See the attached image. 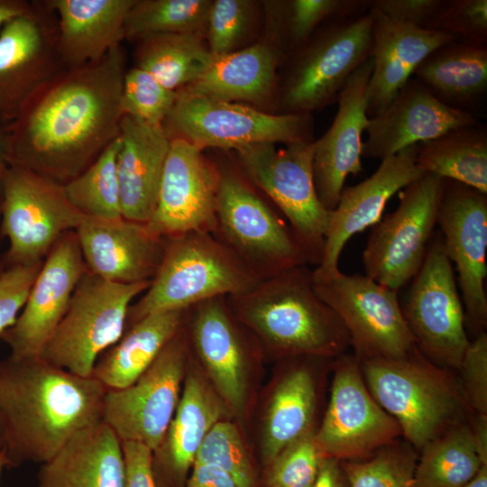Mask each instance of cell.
Instances as JSON below:
<instances>
[{
  "label": "cell",
  "instance_id": "7dc6e473",
  "mask_svg": "<svg viewBox=\"0 0 487 487\" xmlns=\"http://www.w3.org/2000/svg\"><path fill=\"white\" fill-rule=\"evenodd\" d=\"M460 384L465 401L476 414L487 416V334L470 342L461 364Z\"/></svg>",
  "mask_w": 487,
  "mask_h": 487
},
{
  "label": "cell",
  "instance_id": "2e32d148",
  "mask_svg": "<svg viewBox=\"0 0 487 487\" xmlns=\"http://www.w3.org/2000/svg\"><path fill=\"white\" fill-rule=\"evenodd\" d=\"M338 358L328 406L314 439L323 458H363L396 441L401 429L370 393L359 359Z\"/></svg>",
  "mask_w": 487,
  "mask_h": 487
},
{
  "label": "cell",
  "instance_id": "d590c367",
  "mask_svg": "<svg viewBox=\"0 0 487 487\" xmlns=\"http://www.w3.org/2000/svg\"><path fill=\"white\" fill-rule=\"evenodd\" d=\"M136 42L134 66L173 91L196 82L214 60L203 34H154Z\"/></svg>",
  "mask_w": 487,
  "mask_h": 487
},
{
  "label": "cell",
  "instance_id": "5b68a950",
  "mask_svg": "<svg viewBox=\"0 0 487 487\" xmlns=\"http://www.w3.org/2000/svg\"><path fill=\"white\" fill-rule=\"evenodd\" d=\"M165 239L161 263L148 289L130 306L126 327L155 312L188 309L209 299L244 293L261 280L211 233Z\"/></svg>",
  "mask_w": 487,
  "mask_h": 487
},
{
  "label": "cell",
  "instance_id": "52a82bcc",
  "mask_svg": "<svg viewBox=\"0 0 487 487\" xmlns=\"http://www.w3.org/2000/svg\"><path fill=\"white\" fill-rule=\"evenodd\" d=\"M315 141L277 148L259 142L237 149L238 168L286 217L308 264L320 263L330 211L319 201L313 179Z\"/></svg>",
  "mask_w": 487,
  "mask_h": 487
},
{
  "label": "cell",
  "instance_id": "9f6ffc18",
  "mask_svg": "<svg viewBox=\"0 0 487 487\" xmlns=\"http://www.w3.org/2000/svg\"><path fill=\"white\" fill-rule=\"evenodd\" d=\"M5 124L0 121V206L3 194V178L9 166L6 160V130Z\"/></svg>",
  "mask_w": 487,
  "mask_h": 487
},
{
  "label": "cell",
  "instance_id": "d6986e66",
  "mask_svg": "<svg viewBox=\"0 0 487 487\" xmlns=\"http://www.w3.org/2000/svg\"><path fill=\"white\" fill-rule=\"evenodd\" d=\"M217 166L182 139H170L155 209L146 224L170 238L189 232L213 234L216 224Z\"/></svg>",
  "mask_w": 487,
  "mask_h": 487
},
{
  "label": "cell",
  "instance_id": "8fae6325",
  "mask_svg": "<svg viewBox=\"0 0 487 487\" xmlns=\"http://www.w3.org/2000/svg\"><path fill=\"white\" fill-rule=\"evenodd\" d=\"M84 218L62 184L8 166L3 178L0 233L9 246L0 261L5 268L42 262L60 237L76 230Z\"/></svg>",
  "mask_w": 487,
  "mask_h": 487
},
{
  "label": "cell",
  "instance_id": "c3c4849f",
  "mask_svg": "<svg viewBox=\"0 0 487 487\" xmlns=\"http://www.w3.org/2000/svg\"><path fill=\"white\" fill-rule=\"evenodd\" d=\"M42 262L7 267L0 274V335L16 321Z\"/></svg>",
  "mask_w": 487,
  "mask_h": 487
},
{
  "label": "cell",
  "instance_id": "ac0fdd59",
  "mask_svg": "<svg viewBox=\"0 0 487 487\" xmlns=\"http://www.w3.org/2000/svg\"><path fill=\"white\" fill-rule=\"evenodd\" d=\"M62 69L56 14L45 0H32L0 31V121H13L27 98Z\"/></svg>",
  "mask_w": 487,
  "mask_h": 487
},
{
  "label": "cell",
  "instance_id": "f6af8a7d",
  "mask_svg": "<svg viewBox=\"0 0 487 487\" xmlns=\"http://www.w3.org/2000/svg\"><path fill=\"white\" fill-rule=\"evenodd\" d=\"M312 430L286 446L268 465V487H314L322 456Z\"/></svg>",
  "mask_w": 487,
  "mask_h": 487
},
{
  "label": "cell",
  "instance_id": "4dcf8cb0",
  "mask_svg": "<svg viewBox=\"0 0 487 487\" xmlns=\"http://www.w3.org/2000/svg\"><path fill=\"white\" fill-rule=\"evenodd\" d=\"M187 311L155 312L126 327L122 337L99 356L92 376L106 390L133 384L183 328Z\"/></svg>",
  "mask_w": 487,
  "mask_h": 487
},
{
  "label": "cell",
  "instance_id": "680465c9",
  "mask_svg": "<svg viewBox=\"0 0 487 487\" xmlns=\"http://www.w3.org/2000/svg\"><path fill=\"white\" fill-rule=\"evenodd\" d=\"M8 467V461L5 454V449L4 447L0 448V483L4 470Z\"/></svg>",
  "mask_w": 487,
  "mask_h": 487
},
{
  "label": "cell",
  "instance_id": "277c9868",
  "mask_svg": "<svg viewBox=\"0 0 487 487\" xmlns=\"http://www.w3.org/2000/svg\"><path fill=\"white\" fill-rule=\"evenodd\" d=\"M359 361L370 393L415 450L461 422L468 405L460 384L418 349L400 358Z\"/></svg>",
  "mask_w": 487,
  "mask_h": 487
},
{
  "label": "cell",
  "instance_id": "603a6c76",
  "mask_svg": "<svg viewBox=\"0 0 487 487\" xmlns=\"http://www.w3.org/2000/svg\"><path fill=\"white\" fill-rule=\"evenodd\" d=\"M474 124L477 120L469 111L446 105L413 78L381 113L369 118L363 156L381 161L411 145Z\"/></svg>",
  "mask_w": 487,
  "mask_h": 487
},
{
  "label": "cell",
  "instance_id": "816d5d0a",
  "mask_svg": "<svg viewBox=\"0 0 487 487\" xmlns=\"http://www.w3.org/2000/svg\"><path fill=\"white\" fill-rule=\"evenodd\" d=\"M185 487H242L227 472L219 467L194 464Z\"/></svg>",
  "mask_w": 487,
  "mask_h": 487
},
{
  "label": "cell",
  "instance_id": "f907efd6",
  "mask_svg": "<svg viewBox=\"0 0 487 487\" xmlns=\"http://www.w3.org/2000/svg\"><path fill=\"white\" fill-rule=\"evenodd\" d=\"M124 453V487H157L152 472V451L136 442H121Z\"/></svg>",
  "mask_w": 487,
  "mask_h": 487
},
{
  "label": "cell",
  "instance_id": "484cf974",
  "mask_svg": "<svg viewBox=\"0 0 487 487\" xmlns=\"http://www.w3.org/2000/svg\"><path fill=\"white\" fill-rule=\"evenodd\" d=\"M187 372L174 416L152 452L157 487H185L199 446L225 412V403L205 379L191 368Z\"/></svg>",
  "mask_w": 487,
  "mask_h": 487
},
{
  "label": "cell",
  "instance_id": "e575fe53",
  "mask_svg": "<svg viewBox=\"0 0 487 487\" xmlns=\"http://www.w3.org/2000/svg\"><path fill=\"white\" fill-rule=\"evenodd\" d=\"M417 166L487 194V131L482 125L451 130L418 143Z\"/></svg>",
  "mask_w": 487,
  "mask_h": 487
},
{
  "label": "cell",
  "instance_id": "91938a15",
  "mask_svg": "<svg viewBox=\"0 0 487 487\" xmlns=\"http://www.w3.org/2000/svg\"><path fill=\"white\" fill-rule=\"evenodd\" d=\"M4 447V435H3V427L0 418V448Z\"/></svg>",
  "mask_w": 487,
  "mask_h": 487
},
{
  "label": "cell",
  "instance_id": "9a60e30c",
  "mask_svg": "<svg viewBox=\"0 0 487 487\" xmlns=\"http://www.w3.org/2000/svg\"><path fill=\"white\" fill-rule=\"evenodd\" d=\"M317 297L340 318L359 360L400 358L417 350L398 291L365 274L336 272L314 281Z\"/></svg>",
  "mask_w": 487,
  "mask_h": 487
},
{
  "label": "cell",
  "instance_id": "30bf717a",
  "mask_svg": "<svg viewBox=\"0 0 487 487\" xmlns=\"http://www.w3.org/2000/svg\"><path fill=\"white\" fill-rule=\"evenodd\" d=\"M370 13L323 24L297 48L280 90L283 114H310L337 100L349 77L371 57Z\"/></svg>",
  "mask_w": 487,
  "mask_h": 487
},
{
  "label": "cell",
  "instance_id": "8992f818",
  "mask_svg": "<svg viewBox=\"0 0 487 487\" xmlns=\"http://www.w3.org/2000/svg\"><path fill=\"white\" fill-rule=\"evenodd\" d=\"M217 170L212 234L261 280L308 265L289 224L240 170L220 165Z\"/></svg>",
  "mask_w": 487,
  "mask_h": 487
},
{
  "label": "cell",
  "instance_id": "4316f807",
  "mask_svg": "<svg viewBox=\"0 0 487 487\" xmlns=\"http://www.w3.org/2000/svg\"><path fill=\"white\" fill-rule=\"evenodd\" d=\"M369 13L372 19V71L366 91V113L370 118L389 106L427 55L456 40L445 32L394 22L373 11Z\"/></svg>",
  "mask_w": 487,
  "mask_h": 487
},
{
  "label": "cell",
  "instance_id": "681fc988",
  "mask_svg": "<svg viewBox=\"0 0 487 487\" xmlns=\"http://www.w3.org/2000/svg\"><path fill=\"white\" fill-rule=\"evenodd\" d=\"M443 0H372L370 11L404 24L425 29Z\"/></svg>",
  "mask_w": 487,
  "mask_h": 487
},
{
  "label": "cell",
  "instance_id": "7402d4cb",
  "mask_svg": "<svg viewBox=\"0 0 487 487\" xmlns=\"http://www.w3.org/2000/svg\"><path fill=\"white\" fill-rule=\"evenodd\" d=\"M417 150L418 144H414L381 160L369 178L344 187L336 207L329 214L322 259L312 271L314 281L340 271L339 258L348 240L375 225L391 197L426 173L417 166Z\"/></svg>",
  "mask_w": 487,
  "mask_h": 487
},
{
  "label": "cell",
  "instance_id": "f546056e",
  "mask_svg": "<svg viewBox=\"0 0 487 487\" xmlns=\"http://www.w3.org/2000/svg\"><path fill=\"white\" fill-rule=\"evenodd\" d=\"M40 465L39 487H124L122 443L103 421L78 431Z\"/></svg>",
  "mask_w": 487,
  "mask_h": 487
},
{
  "label": "cell",
  "instance_id": "60d3db41",
  "mask_svg": "<svg viewBox=\"0 0 487 487\" xmlns=\"http://www.w3.org/2000/svg\"><path fill=\"white\" fill-rule=\"evenodd\" d=\"M372 0H291L282 4L279 27L291 49L307 41L323 24L369 12Z\"/></svg>",
  "mask_w": 487,
  "mask_h": 487
},
{
  "label": "cell",
  "instance_id": "d6a6232c",
  "mask_svg": "<svg viewBox=\"0 0 487 487\" xmlns=\"http://www.w3.org/2000/svg\"><path fill=\"white\" fill-rule=\"evenodd\" d=\"M413 76L442 102L462 109L486 92L487 46L452 41L427 55Z\"/></svg>",
  "mask_w": 487,
  "mask_h": 487
},
{
  "label": "cell",
  "instance_id": "db71d44e",
  "mask_svg": "<svg viewBox=\"0 0 487 487\" xmlns=\"http://www.w3.org/2000/svg\"><path fill=\"white\" fill-rule=\"evenodd\" d=\"M470 427L478 455L482 464H487V416L476 414Z\"/></svg>",
  "mask_w": 487,
  "mask_h": 487
},
{
  "label": "cell",
  "instance_id": "4fadbf2b",
  "mask_svg": "<svg viewBox=\"0 0 487 487\" xmlns=\"http://www.w3.org/2000/svg\"><path fill=\"white\" fill-rule=\"evenodd\" d=\"M435 235L401 308L421 354L438 366L458 369L471 341L454 266L441 234Z\"/></svg>",
  "mask_w": 487,
  "mask_h": 487
},
{
  "label": "cell",
  "instance_id": "5bb4252c",
  "mask_svg": "<svg viewBox=\"0 0 487 487\" xmlns=\"http://www.w3.org/2000/svg\"><path fill=\"white\" fill-rule=\"evenodd\" d=\"M190 353L184 325L133 384L106 391L102 420L121 442L140 443L152 452L160 446L180 399Z\"/></svg>",
  "mask_w": 487,
  "mask_h": 487
},
{
  "label": "cell",
  "instance_id": "44dd1931",
  "mask_svg": "<svg viewBox=\"0 0 487 487\" xmlns=\"http://www.w3.org/2000/svg\"><path fill=\"white\" fill-rule=\"evenodd\" d=\"M86 271L76 231H69L45 257L16 321L0 335L10 355L42 357Z\"/></svg>",
  "mask_w": 487,
  "mask_h": 487
},
{
  "label": "cell",
  "instance_id": "f1b7e54d",
  "mask_svg": "<svg viewBox=\"0 0 487 487\" xmlns=\"http://www.w3.org/2000/svg\"><path fill=\"white\" fill-rule=\"evenodd\" d=\"M58 22V52L64 68L102 59L122 44L135 0H45Z\"/></svg>",
  "mask_w": 487,
  "mask_h": 487
},
{
  "label": "cell",
  "instance_id": "7a4b0ae2",
  "mask_svg": "<svg viewBox=\"0 0 487 487\" xmlns=\"http://www.w3.org/2000/svg\"><path fill=\"white\" fill-rule=\"evenodd\" d=\"M106 389L42 357L0 360V418L8 467L42 464L102 420Z\"/></svg>",
  "mask_w": 487,
  "mask_h": 487
},
{
  "label": "cell",
  "instance_id": "b9f144b4",
  "mask_svg": "<svg viewBox=\"0 0 487 487\" xmlns=\"http://www.w3.org/2000/svg\"><path fill=\"white\" fill-rule=\"evenodd\" d=\"M178 96V91L161 84L146 70L133 66L126 69L122 90V111L146 125L162 128Z\"/></svg>",
  "mask_w": 487,
  "mask_h": 487
},
{
  "label": "cell",
  "instance_id": "e0dca14e",
  "mask_svg": "<svg viewBox=\"0 0 487 487\" xmlns=\"http://www.w3.org/2000/svg\"><path fill=\"white\" fill-rule=\"evenodd\" d=\"M437 225L445 252L458 273L465 320L477 335L487 324V194L445 179Z\"/></svg>",
  "mask_w": 487,
  "mask_h": 487
},
{
  "label": "cell",
  "instance_id": "cb8c5ba5",
  "mask_svg": "<svg viewBox=\"0 0 487 487\" xmlns=\"http://www.w3.org/2000/svg\"><path fill=\"white\" fill-rule=\"evenodd\" d=\"M372 71L370 57L344 85L332 124L315 141L314 185L319 201L328 211L336 207L348 175L363 170L362 135L369 120L366 91Z\"/></svg>",
  "mask_w": 487,
  "mask_h": 487
},
{
  "label": "cell",
  "instance_id": "94428289",
  "mask_svg": "<svg viewBox=\"0 0 487 487\" xmlns=\"http://www.w3.org/2000/svg\"><path fill=\"white\" fill-rule=\"evenodd\" d=\"M5 266L4 264L2 263V262L0 261V274L5 271Z\"/></svg>",
  "mask_w": 487,
  "mask_h": 487
},
{
  "label": "cell",
  "instance_id": "836d02e7",
  "mask_svg": "<svg viewBox=\"0 0 487 487\" xmlns=\"http://www.w3.org/2000/svg\"><path fill=\"white\" fill-rule=\"evenodd\" d=\"M286 372L272 391L264 417L262 455L267 466L311 430L315 413L317 388L311 368L300 363Z\"/></svg>",
  "mask_w": 487,
  "mask_h": 487
},
{
  "label": "cell",
  "instance_id": "d4e9b609",
  "mask_svg": "<svg viewBox=\"0 0 487 487\" xmlns=\"http://www.w3.org/2000/svg\"><path fill=\"white\" fill-rule=\"evenodd\" d=\"M75 231L87 270L108 281H151L161 263L166 239L145 223L85 217Z\"/></svg>",
  "mask_w": 487,
  "mask_h": 487
},
{
  "label": "cell",
  "instance_id": "7c38bea8",
  "mask_svg": "<svg viewBox=\"0 0 487 487\" xmlns=\"http://www.w3.org/2000/svg\"><path fill=\"white\" fill-rule=\"evenodd\" d=\"M445 179L431 173L399 191V205L372 226L363 252L365 275L399 291L419 270L437 225Z\"/></svg>",
  "mask_w": 487,
  "mask_h": 487
},
{
  "label": "cell",
  "instance_id": "f5cc1de1",
  "mask_svg": "<svg viewBox=\"0 0 487 487\" xmlns=\"http://www.w3.org/2000/svg\"><path fill=\"white\" fill-rule=\"evenodd\" d=\"M314 487H349L341 462L334 458H322Z\"/></svg>",
  "mask_w": 487,
  "mask_h": 487
},
{
  "label": "cell",
  "instance_id": "1f68e13d",
  "mask_svg": "<svg viewBox=\"0 0 487 487\" xmlns=\"http://www.w3.org/2000/svg\"><path fill=\"white\" fill-rule=\"evenodd\" d=\"M280 51L274 41H262L214 58L204 75L184 88L230 102L268 101L275 90Z\"/></svg>",
  "mask_w": 487,
  "mask_h": 487
},
{
  "label": "cell",
  "instance_id": "83f0119b",
  "mask_svg": "<svg viewBox=\"0 0 487 487\" xmlns=\"http://www.w3.org/2000/svg\"><path fill=\"white\" fill-rule=\"evenodd\" d=\"M116 157L122 216L147 223L156 206L170 139L162 128L128 115L120 123Z\"/></svg>",
  "mask_w": 487,
  "mask_h": 487
},
{
  "label": "cell",
  "instance_id": "3957f363",
  "mask_svg": "<svg viewBox=\"0 0 487 487\" xmlns=\"http://www.w3.org/2000/svg\"><path fill=\"white\" fill-rule=\"evenodd\" d=\"M226 299L235 317L271 354L327 359L350 345L345 326L316 294L307 265L261 280Z\"/></svg>",
  "mask_w": 487,
  "mask_h": 487
},
{
  "label": "cell",
  "instance_id": "ba28073f",
  "mask_svg": "<svg viewBox=\"0 0 487 487\" xmlns=\"http://www.w3.org/2000/svg\"><path fill=\"white\" fill-rule=\"evenodd\" d=\"M311 127L310 114H269L186 88L178 91L162 124L170 139H182L201 151H236L259 142H311Z\"/></svg>",
  "mask_w": 487,
  "mask_h": 487
},
{
  "label": "cell",
  "instance_id": "11a10c76",
  "mask_svg": "<svg viewBox=\"0 0 487 487\" xmlns=\"http://www.w3.org/2000/svg\"><path fill=\"white\" fill-rule=\"evenodd\" d=\"M31 1L0 0V31L12 19L24 13Z\"/></svg>",
  "mask_w": 487,
  "mask_h": 487
},
{
  "label": "cell",
  "instance_id": "bcb514c9",
  "mask_svg": "<svg viewBox=\"0 0 487 487\" xmlns=\"http://www.w3.org/2000/svg\"><path fill=\"white\" fill-rule=\"evenodd\" d=\"M425 29L447 33L456 41L486 45L487 1L443 0Z\"/></svg>",
  "mask_w": 487,
  "mask_h": 487
},
{
  "label": "cell",
  "instance_id": "ee69618b",
  "mask_svg": "<svg viewBox=\"0 0 487 487\" xmlns=\"http://www.w3.org/2000/svg\"><path fill=\"white\" fill-rule=\"evenodd\" d=\"M254 4L248 0L212 1L207 18L206 41L214 58L232 53L249 33Z\"/></svg>",
  "mask_w": 487,
  "mask_h": 487
},
{
  "label": "cell",
  "instance_id": "74e56055",
  "mask_svg": "<svg viewBox=\"0 0 487 487\" xmlns=\"http://www.w3.org/2000/svg\"><path fill=\"white\" fill-rule=\"evenodd\" d=\"M210 0H135L124 25V40L154 34L197 33L206 36Z\"/></svg>",
  "mask_w": 487,
  "mask_h": 487
},
{
  "label": "cell",
  "instance_id": "9c48e42d",
  "mask_svg": "<svg viewBox=\"0 0 487 487\" xmlns=\"http://www.w3.org/2000/svg\"><path fill=\"white\" fill-rule=\"evenodd\" d=\"M150 283H115L87 270L42 358L74 374L92 376L99 356L124 335L133 299Z\"/></svg>",
  "mask_w": 487,
  "mask_h": 487
},
{
  "label": "cell",
  "instance_id": "7bdbcfd3",
  "mask_svg": "<svg viewBox=\"0 0 487 487\" xmlns=\"http://www.w3.org/2000/svg\"><path fill=\"white\" fill-rule=\"evenodd\" d=\"M210 464L230 473L242 487H257L255 470L237 427L219 420L199 446L195 463Z\"/></svg>",
  "mask_w": 487,
  "mask_h": 487
},
{
  "label": "cell",
  "instance_id": "f35d334b",
  "mask_svg": "<svg viewBox=\"0 0 487 487\" xmlns=\"http://www.w3.org/2000/svg\"><path fill=\"white\" fill-rule=\"evenodd\" d=\"M119 146L117 137L84 171L63 185L68 199L85 217H123L116 171Z\"/></svg>",
  "mask_w": 487,
  "mask_h": 487
},
{
  "label": "cell",
  "instance_id": "ffe728a7",
  "mask_svg": "<svg viewBox=\"0 0 487 487\" xmlns=\"http://www.w3.org/2000/svg\"><path fill=\"white\" fill-rule=\"evenodd\" d=\"M190 351L207 373L225 405L242 417L247 400V372L253 347L250 331L220 296L188 308L185 323Z\"/></svg>",
  "mask_w": 487,
  "mask_h": 487
},
{
  "label": "cell",
  "instance_id": "ab89813d",
  "mask_svg": "<svg viewBox=\"0 0 487 487\" xmlns=\"http://www.w3.org/2000/svg\"><path fill=\"white\" fill-rule=\"evenodd\" d=\"M415 449L394 441L363 458L340 461L349 487H417Z\"/></svg>",
  "mask_w": 487,
  "mask_h": 487
},
{
  "label": "cell",
  "instance_id": "8d00e7d4",
  "mask_svg": "<svg viewBox=\"0 0 487 487\" xmlns=\"http://www.w3.org/2000/svg\"><path fill=\"white\" fill-rule=\"evenodd\" d=\"M415 469L417 487H463L482 464L471 427H451L422 450Z\"/></svg>",
  "mask_w": 487,
  "mask_h": 487
},
{
  "label": "cell",
  "instance_id": "6da1fadb",
  "mask_svg": "<svg viewBox=\"0 0 487 487\" xmlns=\"http://www.w3.org/2000/svg\"><path fill=\"white\" fill-rule=\"evenodd\" d=\"M125 71L120 44L46 80L5 125L8 165L62 185L79 175L119 135Z\"/></svg>",
  "mask_w": 487,
  "mask_h": 487
},
{
  "label": "cell",
  "instance_id": "6125c7cd",
  "mask_svg": "<svg viewBox=\"0 0 487 487\" xmlns=\"http://www.w3.org/2000/svg\"><path fill=\"white\" fill-rule=\"evenodd\" d=\"M0 216H1V206H0Z\"/></svg>",
  "mask_w": 487,
  "mask_h": 487
},
{
  "label": "cell",
  "instance_id": "6f0895ef",
  "mask_svg": "<svg viewBox=\"0 0 487 487\" xmlns=\"http://www.w3.org/2000/svg\"><path fill=\"white\" fill-rule=\"evenodd\" d=\"M463 487H487V464H482Z\"/></svg>",
  "mask_w": 487,
  "mask_h": 487
}]
</instances>
